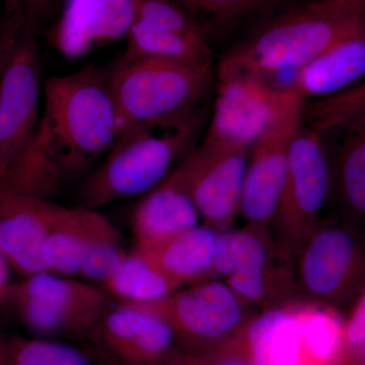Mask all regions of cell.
Returning a JSON list of instances; mask_svg holds the SVG:
<instances>
[{
    "label": "cell",
    "instance_id": "obj_1",
    "mask_svg": "<svg viewBox=\"0 0 365 365\" xmlns=\"http://www.w3.org/2000/svg\"><path fill=\"white\" fill-rule=\"evenodd\" d=\"M37 130L0 176V193L50 199L64 182L85 177L119 134L108 67L88 64L48 79Z\"/></svg>",
    "mask_w": 365,
    "mask_h": 365
},
{
    "label": "cell",
    "instance_id": "obj_2",
    "mask_svg": "<svg viewBox=\"0 0 365 365\" xmlns=\"http://www.w3.org/2000/svg\"><path fill=\"white\" fill-rule=\"evenodd\" d=\"M200 109L125 127L105 160L79 187L83 207L95 209L150 192L194 150Z\"/></svg>",
    "mask_w": 365,
    "mask_h": 365
},
{
    "label": "cell",
    "instance_id": "obj_3",
    "mask_svg": "<svg viewBox=\"0 0 365 365\" xmlns=\"http://www.w3.org/2000/svg\"><path fill=\"white\" fill-rule=\"evenodd\" d=\"M364 18V2L327 0L289 7L220 60V81L294 72L316 58L345 29Z\"/></svg>",
    "mask_w": 365,
    "mask_h": 365
},
{
    "label": "cell",
    "instance_id": "obj_4",
    "mask_svg": "<svg viewBox=\"0 0 365 365\" xmlns=\"http://www.w3.org/2000/svg\"><path fill=\"white\" fill-rule=\"evenodd\" d=\"M108 72L119 132L197 109L213 85L210 67L167 59L118 60Z\"/></svg>",
    "mask_w": 365,
    "mask_h": 365
},
{
    "label": "cell",
    "instance_id": "obj_5",
    "mask_svg": "<svg viewBox=\"0 0 365 365\" xmlns=\"http://www.w3.org/2000/svg\"><path fill=\"white\" fill-rule=\"evenodd\" d=\"M9 300L34 336L88 341L98 321L116 304L102 287L43 272L9 285Z\"/></svg>",
    "mask_w": 365,
    "mask_h": 365
},
{
    "label": "cell",
    "instance_id": "obj_6",
    "mask_svg": "<svg viewBox=\"0 0 365 365\" xmlns=\"http://www.w3.org/2000/svg\"><path fill=\"white\" fill-rule=\"evenodd\" d=\"M162 317L182 352L199 354L237 338L256 314L225 281L205 280L143 304Z\"/></svg>",
    "mask_w": 365,
    "mask_h": 365
},
{
    "label": "cell",
    "instance_id": "obj_7",
    "mask_svg": "<svg viewBox=\"0 0 365 365\" xmlns=\"http://www.w3.org/2000/svg\"><path fill=\"white\" fill-rule=\"evenodd\" d=\"M294 259L270 230L247 225L241 230L220 232L216 245L213 275L225 282L240 299L252 304L289 302L294 292L292 267Z\"/></svg>",
    "mask_w": 365,
    "mask_h": 365
},
{
    "label": "cell",
    "instance_id": "obj_8",
    "mask_svg": "<svg viewBox=\"0 0 365 365\" xmlns=\"http://www.w3.org/2000/svg\"><path fill=\"white\" fill-rule=\"evenodd\" d=\"M331 187L325 144L302 122L290 148L287 179L271 225L277 232V242L294 260L302 242L319 222Z\"/></svg>",
    "mask_w": 365,
    "mask_h": 365
},
{
    "label": "cell",
    "instance_id": "obj_9",
    "mask_svg": "<svg viewBox=\"0 0 365 365\" xmlns=\"http://www.w3.org/2000/svg\"><path fill=\"white\" fill-rule=\"evenodd\" d=\"M35 11L26 4L20 41L0 79V176L21 157L39 123L42 58Z\"/></svg>",
    "mask_w": 365,
    "mask_h": 365
},
{
    "label": "cell",
    "instance_id": "obj_10",
    "mask_svg": "<svg viewBox=\"0 0 365 365\" xmlns=\"http://www.w3.org/2000/svg\"><path fill=\"white\" fill-rule=\"evenodd\" d=\"M295 260L299 287L309 302L335 307L364 290L361 244L348 225L319 222Z\"/></svg>",
    "mask_w": 365,
    "mask_h": 365
},
{
    "label": "cell",
    "instance_id": "obj_11",
    "mask_svg": "<svg viewBox=\"0 0 365 365\" xmlns=\"http://www.w3.org/2000/svg\"><path fill=\"white\" fill-rule=\"evenodd\" d=\"M302 101L306 100L294 91L279 90L258 79L220 81L204 143L250 151L290 108Z\"/></svg>",
    "mask_w": 365,
    "mask_h": 365
},
{
    "label": "cell",
    "instance_id": "obj_12",
    "mask_svg": "<svg viewBox=\"0 0 365 365\" xmlns=\"http://www.w3.org/2000/svg\"><path fill=\"white\" fill-rule=\"evenodd\" d=\"M250 151L203 143L175 172L205 225L227 230L240 212Z\"/></svg>",
    "mask_w": 365,
    "mask_h": 365
},
{
    "label": "cell",
    "instance_id": "obj_13",
    "mask_svg": "<svg viewBox=\"0 0 365 365\" xmlns=\"http://www.w3.org/2000/svg\"><path fill=\"white\" fill-rule=\"evenodd\" d=\"M88 342L116 365H165L182 351L167 322L143 304H115Z\"/></svg>",
    "mask_w": 365,
    "mask_h": 365
},
{
    "label": "cell",
    "instance_id": "obj_14",
    "mask_svg": "<svg viewBox=\"0 0 365 365\" xmlns=\"http://www.w3.org/2000/svg\"><path fill=\"white\" fill-rule=\"evenodd\" d=\"M306 101L297 103L250 150L240 212L247 223L270 230L287 179L290 148Z\"/></svg>",
    "mask_w": 365,
    "mask_h": 365
},
{
    "label": "cell",
    "instance_id": "obj_15",
    "mask_svg": "<svg viewBox=\"0 0 365 365\" xmlns=\"http://www.w3.org/2000/svg\"><path fill=\"white\" fill-rule=\"evenodd\" d=\"M63 208L50 199L0 193V253L21 277L47 272L43 247Z\"/></svg>",
    "mask_w": 365,
    "mask_h": 365
},
{
    "label": "cell",
    "instance_id": "obj_16",
    "mask_svg": "<svg viewBox=\"0 0 365 365\" xmlns=\"http://www.w3.org/2000/svg\"><path fill=\"white\" fill-rule=\"evenodd\" d=\"M365 73L364 18L345 29L295 76L294 91L306 100L347 90Z\"/></svg>",
    "mask_w": 365,
    "mask_h": 365
},
{
    "label": "cell",
    "instance_id": "obj_17",
    "mask_svg": "<svg viewBox=\"0 0 365 365\" xmlns=\"http://www.w3.org/2000/svg\"><path fill=\"white\" fill-rule=\"evenodd\" d=\"M135 11L136 0L69 2L57 29L58 49L66 56L76 57L127 37Z\"/></svg>",
    "mask_w": 365,
    "mask_h": 365
},
{
    "label": "cell",
    "instance_id": "obj_18",
    "mask_svg": "<svg viewBox=\"0 0 365 365\" xmlns=\"http://www.w3.org/2000/svg\"><path fill=\"white\" fill-rule=\"evenodd\" d=\"M198 210L174 170L139 202L132 216L136 248L158 246L199 225Z\"/></svg>",
    "mask_w": 365,
    "mask_h": 365
},
{
    "label": "cell",
    "instance_id": "obj_19",
    "mask_svg": "<svg viewBox=\"0 0 365 365\" xmlns=\"http://www.w3.org/2000/svg\"><path fill=\"white\" fill-rule=\"evenodd\" d=\"M118 232L95 209L64 207L43 247L46 271L66 277L78 275L91 250Z\"/></svg>",
    "mask_w": 365,
    "mask_h": 365
},
{
    "label": "cell",
    "instance_id": "obj_20",
    "mask_svg": "<svg viewBox=\"0 0 365 365\" xmlns=\"http://www.w3.org/2000/svg\"><path fill=\"white\" fill-rule=\"evenodd\" d=\"M220 232L207 225L186 230L168 241L140 249L170 279L180 287L208 280L213 276V264Z\"/></svg>",
    "mask_w": 365,
    "mask_h": 365
},
{
    "label": "cell",
    "instance_id": "obj_21",
    "mask_svg": "<svg viewBox=\"0 0 365 365\" xmlns=\"http://www.w3.org/2000/svg\"><path fill=\"white\" fill-rule=\"evenodd\" d=\"M126 38V50L119 59L123 62L158 58L209 67L212 63L207 40L198 36L134 20Z\"/></svg>",
    "mask_w": 365,
    "mask_h": 365
},
{
    "label": "cell",
    "instance_id": "obj_22",
    "mask_svg": "<svg viewBox=\"0 0 365 365\" xmlns=\"http://www.w3.org/2000/svg\"><path fill=\"white\" fill-rule=\"evenodd\" d=\"M0 365H116L98 348L63 339L0 335Z\"/></svg>",
    "mask_w": 365,
    "mask_h": 365
},
{
    "label": "cell",
    "instance_id": "obj_23",
    "mask_svg": "<svg viewBox=\"0 0 365 365\" xmlns=\"http://www.w3.org/2000/svg\"><path fill=\"white\" fill-rule=\"evenodd\" d=\"M336 141V150H327L331 182L337 179L343 200L350 212H365V118L332 133L319 136Z\"/></svg>",
    "mask_w": 365,
    "mask_h": 365
},
{
    "label": "cell",
    "instance_id": "obj_24",
    "mask_svg": "<svg viewBox=\"0 0 365 365\" xmlns=\"http://www.w3.org/2000/svg\"><path fill=\"white\" fill-rule=\"evenodd\" d=\"M101 287L116 304H155L181 288L135 247Z\"/></svg>",
    "mask_w": 365,
    "mask_h": 365
},
{
    "label": "cell",
    "instance_id": "obj_25",
    "mask_svg": "<svg viewBox=\"0 0 365 365\" xmlns=\"http://www.w3.org/2000/svg\"><path fill=\"white\" fill-rule=\"evenodd\" d=\"M364 118L365 86L362 83L327 96L318 102L304 103L302 122L319 136H323Z\"/></svg>",
    "mask_w": 365,
    "mask_h": 365
},
{
    "label": "cell",
    "instance_id": "obj_26",
    "mask_svg": "<svg viewBox=\"0 0 365 365\" xmlns=\"http://www.w3.org/2000/svg\"><path fill=\"white\" fill-rule=\"evenodd\" d=\"M126 253L121 232L111 235L91 250L78 275L91 282L100 283L102 287L119 267Z\"/></svg>",
    "mask_w": 365,
    "mask_h": 365
},
{
    "label": "cell",
    "instance_id": "obj_27",
    "mask_svg": "<svg viewBox=\"0 0 365 365\" xmlns=\"http://www.w3.org/2000/svg\"><path fill=\"white\" fill-rule=\"evenodd\" d=\"M26 19V4L9 1L0 13V79L20 41Z\"/></svg>",
    "mask_w": 365,
    "mask_h": 365
},
{
    "label": "cell",
    "instance_id": "obj_28",
    "mask_svg": "<svg viewBox=\"0 0 365 365\" xmlns=\"http://www.w3.org/2000/svg\"><path fill=\"white\" fill-rule=\"evenodd\" d=\"M165 365H256L245 354L237 338L212 351L189 354L180 352Z\"/></svg>",
    "mask_w": 365,
    "mask_h": 365
},
{
    "label": "cell",
    "instance_id": "obj_29",
    "mask_svg": "<svg viewBox=\"0 0 365 365\" xmlns=\"http://www.w3.org/2000/svg\"><path fill=\"white\" fill-rule=\"evenodd\" d=\"M345 344L352 355L364 359L365 294L364 290L354 300L349 316L345 321Z\"/></svg>",
    "mask_w": 365,
    "mask_h": 365
},
{
    "label": "cell",
    "instance_id": "obj_30",
    "mask_svg": "<svg viewBox=\"0 0 365 365\" xmlns=\"http://www.w3.org/2000/svg\"><path fill=\"white\" fill-rule=\"evenodd\" d=\"M11 283L9 282V264L0 253V299H4Z\"/></svg>",
    "mask_w": 365,
    "mask_h": 365
}]
</instances>
